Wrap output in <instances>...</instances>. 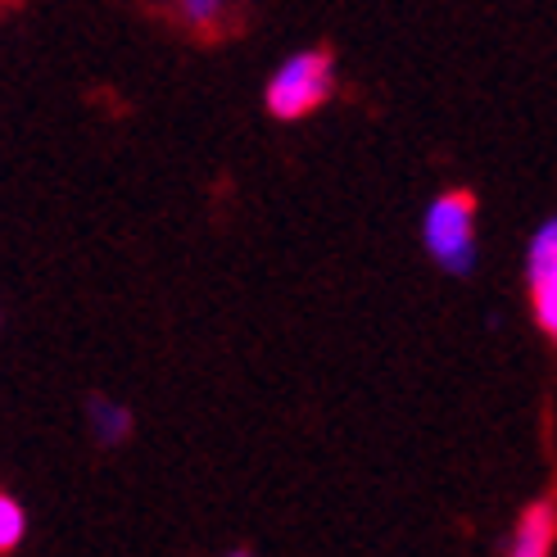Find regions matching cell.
<instances>
[{
	"label": "cell",
	"instance_id": "6da1fadb",
	"mask_svg": "<svg viewBox=\"0 0 557 557\" xmlns=\"http://www.w3.org/2000/svg\"><path fill=\"white\" fill-rule=\"evenodd\" d=\"M426 249L444 272H467L476 263V195L449 190L426 209Z\"/></svg>",
	"mask_w": 557,
	"mask_h": 557
},
{
	"label": "cell",
	"instance_id": "7a4b0ae2",
	"mask_svg": "<svg viewBox=\"0 0 557 557\" xmlns=\"http://www.w3.org/2000/svg\"><path fill=\"white\" fill-rule=\"evenodd\" d=\"M331 96V54L326 50H304L276 69L268 82V114L272 119H304Z\"/></svg>",
	"mask_w": 557,
	"mask_h": 557
},
{
	"label": "cell",
	"instance_id": "3957f363",
	"mask_svg": "<svg viewBox=\"0 0 557 557\" xmlns=\"http://www.w3.org/2000/svg\"><path fill=\"white\" fill-rule=\"evenodd\" d=\"M553 540H557V504H553V498H544V504L525 508L517 535H512L508 557H548L553 553Z\"/></svg>",
	"mask_w": 557,
	"mask_h": 557
},
{
	"label": "cell",
	"instance_id": "277c9868",
	"mask_svg": "<svg viewBox=\"0 0 557 557\" xmlns=\"http://www.w3.org/2000/svg\"><path fill=\"white\" fill-rule=\"evenodd\" d=\"M557 276V218H548L531 240V282H548Z\"/></svg>",
	"mask_w": 557,
	"mask_h": 557
},
{
	"label": "cell",
	"instance_id": "5b68a950",
	"mask_svg": "<svg viewBox=\"0 0 557 557\" xmlns=\"http://www.w3.org/2000/svg\"><path fill=\"white\" fill-rule=\"evenodd\" d=\"M23 531H27V517H23V508H18V498L0 494V553L18 548Z\"/></svg>",
	"mask_w": 557,
	"mask_h": 557
},
{
	"label": "cell",
	"instance_id": "8992f818",
	"mask_svg": "<svg viewBox=\"0 0 557 557\" xmlns=\"http://www.w3.org/2000/svg\"><path fill=\"white\" fill-rule=\"evenodd\" d=\"M531 290H535V318H540V326L557 341V276H548V282H531Z\"/></svg>",
	"mask_w": 557,
	"mask_h": 557
},
{
	"label": "cell",
	"instance_id": "52a82bcc",
	"mask_svg": "<svg viewBox=\"0 0 557 557\" xmlns=\"http://www.w3.org/2000/svg\"><path fill=\"white\" fill-rule=\"evenodd\" d=\"M96 408L104 412V417H100V422H104L100 440H104V444H114V440H119V435L127 431V412H123V408H109V404H96Z\"/></svg>",
	"mask_w": 557,
	"mask_h": 557
},
{
	"label": "cell",
	"instance_id": "ba28073f",
	"mask_svg": "<svg viewBox=\"0 0 557 557\" xmlns=\"http://www.w3.org/2000/svg\"><path fill=\"white\" fill-rule=\"evenodd\" d=\"M182 14H186L190 23H209V18L218 14V5H209V0H195V5H182Z\"/></svg>",
	"mask_w": 557,
	"mask_h": 557
},
{
	"label": "cell",
	"instance_id": "9c48e42d",
	"mask_svg": "<svg viewBox=\"0 0 557 557\" xmlns=\"http://www.w3.org/2000/svg\"><path fill=\"white\" fill-rule=\"evenodd\" d=\"M232 557H249V553H232Z\"/></svg>",
	"mask_w": 557,
	"mask_h": 557
}]
</instances>
